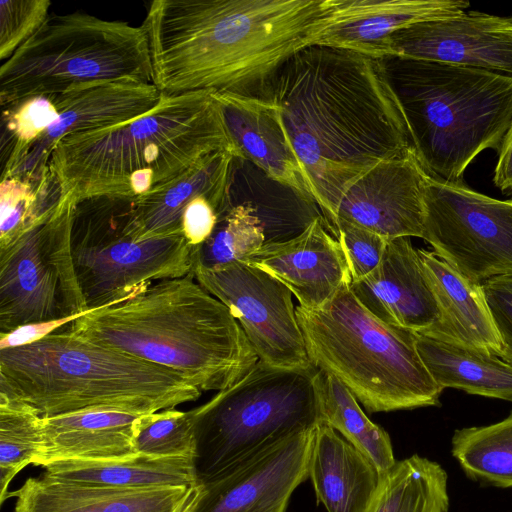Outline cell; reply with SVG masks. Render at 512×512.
<instances>
[{
  "label": "cell",
  "mask_w": 512,
  "mask_h": 512,
  "mask_svg": "<svg viewBox=\"0 0 512 512\" xmlns=\"http://www.w3.org/2000/svg\"><path fill=\"white\" fill-rule=\"evenodd\" d=\"M389 57L443 62L512 76V16L469 11L415 23L389 37Z\"/></svg>",
  "instance_id": "obj_15"
},
{
  "label": "cell",
  "mask_w": 512,
  "mask_h": 512,
  "mask_svg": "<svg viewBox=\"0 0 512 512\" xmlns=\"http://www.w3.org/2000/svg\"><path fill=\"white\" fill-rule=\"evenodd\" d=\"M201 393L172 370L64 328L0 350V395L42 417L89 409L148 414L195 401Z\"/></svg>",
  "instance_id": "obj_5"
},
{
  "label": "cell",
  "mask_w": 512,
  "mask_h": 512,
  "mask_svg": "<svg viewBox=\"0 0 512 512\" xmlns=\"http://www.w3.org/2000/svg\"><path fill=\"white\" fill-rule=\"evenodd\" d=\"M49 0L0 1V59H9L46 21Z\"/></svg>",
  "instance_id": "obj_37"
},
{
  "label": "cell",
  "mask_w": 512,
  "mask_h": 512,
  "mask_svg": "<svg viewBox=\"0 0 512 512\" xmlns=\"http://www.w3.org/2000/svg\"><path fill=\"white\" fill-rule=\"evenodd\" d=\"M243 262L278 279L308 310L323 306L351 284L343 250L323 216L292 239L264 244Z\"/></svg>",
  "instance_id": "obj_19"
},
{
  "label": "cell",
  "mask_w": 512,
  "mask_h": 512,
  "mask_svg": "<svg viewBox=\"0 0 512 512\" xmlns=\"http://www.w3.org/2000/svg\"><path fill=\"white\" fill-rule=\"evenodd\" d=\"M263 97L279 109L326 222L359 175L414 152L383 60L310 45L277 69Z\"/></svg>",
  "instance_id": "obj_1"
},
{
  "label": "cell",
  "mask_w": 512,
  "mask_h": 512,
  "mask_svg": "<svg viewBox=\"0 0 512 512\" xmlns=\"http://www.w3.org/2000/svg\"><path fill=\"white\" fill-rule=\"evenodd\" d=\"M447 474L436 462L412 455L380 474L365 512H448Z\"/></svg>",
  "instance_id": "obj_29"
},
{
  "label": "cell",
  "mask_w": 512,
  "mask_h": 512,
  "mask_svg": "<svg viewBox=\"0 0 512 512\" xmlns=\"http://www.w3.org/2000/svg\"><path fill=\"white\" fill-rule=\"evenodd\" d=\"M43 417L30 405L0 395V504L8 499L14 477L45 457Z\"/></svg>",
  "instance_id": "obj_31"
},
{
  "label": "cell",
  "mask_w": 512,
  "mask_h": 512,
  "mask_svg": "<svg viewBox=\"0 0 512 512\" xmlns=\"http://www.w3.org/2000/svg\"><path fill=\"white\" fill-rule=\"evenodd\" d=\"M418 353L438 386L512 401V362L415 333Z\"/></svg>",
  "instance_id": "obj_27"
},
{
  "label": "cell",
  "mask_w": 512,
  "mask_h": 512,
  "mask_svg": "<svg viewBox=\"0 0 512 512\" xmlns=\"http://www.w3.org/2000/svg\"><path fill=\"white\" fill-rule=\"evenodd\" d=\"M77 205L71 196H61L33 226L0 248V333L90 310L71 253Z\"/></svg>",
  "instance_id": "obj_11"
},
{
  "label": "cell",
  "mask_w": 512,
  "mask_h": 512,
  "mask_svg": "<svg viewBox=\"0 0 512 512\" xmlns=\"http://www.w3.org/2000/svg\"><path fill=\"white\" fill-rule=\"evenodd\" d=\"M65 329L172 370L201 392L227 388L258 361L227 306L190 275L151 283Z\"/></svg>",
  "instance_id": "obj_4"
},
{
  "label": "cell",
  "mask_w": 512,
  "mask_h": 512,
  "mask_svg": "<svg viewBox=\"0 0 512 512\" xmlns=\"http://www.w3.org/2000/svg\"><path fill=\"white\" fill-rule=\"evenodd\" d=\"M481 285L502 343L500 357L512 362V275L493 277Z\"/></svg>",
  "instance_id": "obj_38"
},
{
  "label": "cell",
  "mask_w": 512,
  "mask_h": 512,
  "mask_svg": "<svg viewBox=\"0 0 512 512\" xmlns=\"http://www.w3.org/2000/svg\"><path fill=\"white\" fill-rule=\"evenodd\" d=\"M328 227L343 250L351 282L361 280L375 270L389 239L342 219L334 220Z\"/></svg>",
  "instance_id": "obj_36"
},
{
  "label": "cell",
  "mask_w": 512,
  "mask_h": 512,
  "mask_svg": "<svg viewBox=\"0 0 512 512\" xmlns=\"http://www.w3.org/2000/svg\"><path fill=\"white\" fill-rule=\"evenodd\" d=\"M235 157L229 151L212 153L178 176L132 198L128 227L138 240L183 235L181 221L186 206L205 196L224 214L229 203V184Z\"/></svg>",
  "instance_id": "obj_23"
},
{
  "label": "cell",
  "mask_w": 512,
  "mask_h": 512,
  "mask_svg": "<svg viewBox=\"0 0 512 512\" xmlns=\"http://www.w3.org/2000/svg\"><path fill=\"white\" fill-rule=\"evenodd\" d=\"M426 175L415 152L383 160L346 187L326 223L342 219L387 239L422 238Z\"/></svg>",
  "instance_id": "obj_16"
},
{
  "label": "cell",
  "mask_w": 512,
  "mask_h": 512,
  "mask_svg": "<svg viewBox=\"0 0 512 512\" xmlns=\"http://www.w3.org/2000/svg\"><path fill=\"white\" fill-rule=\"evenodd\" d=\"M320 405L322 422L367 456L380 474L396 463L389 434L366 416L356 397L345 385L323 371Z\"/></svg>",
  "instance_id": "obj_30"
},
{
  "label": "cell",
  "mask_w": 512,
  "mask_h": 512,
  "mask_svg": "<svg viewBox=\"0 0 512 512\" xmlns=\"http://www.w3.org/2000/svg\"><path fill=\"white\" fill-rule=\"evenodd\" d=\"M44 476L62 482L120 488L199 484L194 460L142 454L120 460H57L43 466Z\"/></svg>",
  "instance_id": "obj_28"
},
{
  "label": "cell",
  "mask_w": 512,
  "mask_h": 512,
  "mask_svg": "<svg viewBox=\"0 0 512 512\" xmlns=\"http://www.w3.org/2000/svg\"><path fill=\"white\" fill-rule=\"evenodd\" d=\"M218 151L237 158L214 92L161 93L127 122L63 137L48 165L61 196L79 204L141 196Z\"/></svg>",
  "instance_id": "obj_3"
},
{
  "label": "cell",
  "mask_w": 512,
  "mask_h": 512,
  "mask_svg": "<svg viewBox=\"0 0 512 512\" xmlns=\"http://www.w3.org/2000/svg\"><path fill=\"white\" fill-rule=\"evenodd\" d=\"M493 182L503 194L512 196V124L498 153Z\"/></svg>",
  "instance_id": "obj_41"
},
{
  "label": "cell",
  "mask_w": 512,
  "mask_h": 512,
  "mask_svg": "<svg viewBox=\"0 0 512 512\" xmlns=\"http://www.w3.org/2000/svg\"><path fill=\"white\" fill-rule=\"evenodd\" d=\"M307 354L368 412L439 405L442 388L424 365L415 333L373 315L350 284L317 309L296 307Z\"/></svg>",
  "instance_id": "obj_7"
},
{
  "label": "cell",
  "mask_w": 512,
  "mask_h": 512,
  "mask_svg": "<svg viewBox=\"0 0 512 512\" xmlns=\"http://www.w3.org/2000/svg\"><path fill=\"white\" fill-rule=\"evenodd\" d=\"M452 454L471 478L512 487V412L497 423L455 431Z\"/></svg>",
  "instance_id": "obj_32"
},
{
  "label": "cell",
  "mask_w": 512,
  "mask_h": 512,
  "mask_svg": "<svg viewBox=\"0 0 512 512\" xmlns=\"http://www.w3.org/2000/svg\"><path fill=\"white\" fill-rule=\"evenodd\" d=\"M465 0H335L330 24L313 45L383 60L389 37L415 23L466 12Z\"/></svg>",
  "instance_id": "obj_22"
},
{
  "label": "cell",
  "mask_w": 512,
  "mask_h": 512,
  "mask_svg": "<svg viewBox=\"0 0 512 512\" xmlns=\"http://www.w3.org/2000/svg\"><path fill=\"white\" fill-rule=\"evenodd\" d=\"M214 97L237 158L250 160L301 200L316 204L314 187L277 106L262 96L214 92Z\"/></svg>",
  "instance_id": "obj_18"
},
{
  "label": "cell",
  "mask_w": 512,
  "mask_h": 512,
  "mask_svg": "<svg viewBox=\"0 0 512 512\" xmlns=\"http://www.w3.org/2000/svg\"><path fill=\"white\" fill-rule=\"evenodd\" d=\"M357 299L381 321L414 333L439 323V309L410 237L389 239L379 265L351 282Z\"/></svg>",
  "instance_id": "obj_20"
},
{
  "label": "cell",
  "mask_w": 512,
  "mask_h": 512,
  "mask_svg": "<svg viewBox=\"0 0 512 512\" xmlns=\"http://www.w3.org/2000/svg\"><path fill=\"white\" fill-rule=\"evenodd\" d=\"M58 110L50 96L27 98L6 106L1 116V174L55 122Z\"/></svg>",
  "instance_id": "obj_35"
},
{
  "label": "cell",
  "mask_w": 512,
  "mask_h": 512,
  "mask_svg": "<svg viewBox=\"0 0 512 512\" xmlns=\"http://www.w3.org/2000/svg\"><path fill=\"white\" fill-rule=\"evenodd\" d=\"M203 485L120 488L62 482L43 474L10 491L14 512H192Z\"/></svg>",
  "instance_id": "obj_21"
},
{
  "label": "cell",
  "mask_w": 512,
  "mask_h": 512,
  "mask_svg": "<svg viewBox=\"0 0 512 512\" xmlns=\"http://www.w3.org/2000/svg\"><path fill=\"white\" fill-rule=\"evenodd\" d=\"M321 371L278 368L260 360L206 403L189 410L194 467L204 484L322 422Z\"/></svg>",
  "instance_id": "obj_8"
},
{
  "label": "cell",
  "mask_w": 512,
  "mask_h": 512,
  "mask_svg": "<svg viewBox=\"0 0 512 512\" xmlns=\"http://www.w3.org/2000/svg\"><path fill=\"white\" fill-rule=\"evenodd\" d=\"M264 244V225L256 208L250 203L231 206L219 218L212 235L192 248V270L244 261Z\"/></svg>",
  "instance_id": "obj_33"
},
{
  "label": "cell",
  "mask_w": 512,
  "mask_h": 512,
  "mask_svg": "<svg viewBox=\"0 0 512 512\" xmlns=\"http://www.w3.org/2000/svg\"><path fill=\"white\" fill-rule=\"evenodd\" d=\"M160 96L153 83L134 79L87 83L51 95L58 110L57 119L1 175V180L17 177L36 187L60 139L127 122L153 108Z\"/></svg>",
  "instance_id": "obj_14"
},
{
  "label": "cell",
  "mask_w": 512,
  "mask_h": 512,
  "mask_svg": "<svg viewBox=\"0 0 512 512\" xmlns=\"http://www.w3.org/2000/svg\"><path fill=\"white\" fill-rule=\"evenodd\" d=\"M315 429L296 434L202 484L192 512H286L309 477Z\"/></svg>",
  "instance_id": "obj_17"
},
{
  "label": "cell",
  "mask_w": 512,
  "mask_h": 512,
  "mask_svg": "<svg viewBox=\"0 0 512 512\" xmlns=\"http://www.w3.org/2000/svg\"><path fill=\"white\" fill-rule=\"evenodd\" d=\"M92 310L80 314L47 321L32 322L19 326L10 332L0 333V350L10 349L35 343L46 336L55 333L64 326Z\"/></svg>",
  "instance_id": "obj_40"
},
{
  "label": "cell",
  "mask_w": 512,
  "mask_h": 512,
  "mask_svg": "<svg viewBox=\"0 0 512 512\" xmlns=\"http://www.w3.org/2000/svg\"><path fill=\"white\" fill-rule=\"evenodd\" d=\"M335 0H156L142 24L162 94L257 96L277 69L313 45Z\"/></svg>",
  "instance_id": "obj_2"
},
{
  "label": "cell",
  "mask_w": 512,
  "mask_h": 512,
  "mask_svg": "<svg viewBox=\"0 0 512 512\" xmlns=\"http://www.w3.org/2000/svg\"><path fill=\"white\" fill-rule=\"evenodd\" d=\"M138 454L157 458L195 456V436L188 411L175 408L140 415L133 428Z\"/></svg>",
  "instance_id": "obj_34"
},
{
  "label": "cell",
  "mask_w": 512,
  "mask_h": 512,
  "mask_svg": "<svg viewBox=\"0 0 512 512\" xmlns=\"http://www.w3.org/2000/svg\"><path fill=\"white\" fill-rule=\"evenodd\" d=\"M120 79L152 83L141 26L74 12L49 15L0 68V103L51 96L75 86Z\"/></svg>",
  "instance_id": "obj_9"
},
{
  "label": "cell",
  "mask_w": 512,
  "mask_h": 512,
  "mask_svg": "<svg viewBox=\"0 0 512 512\" xmlns=\"http://www.w3.org/2000/svg\"><path fill=\"white\" fill-rule=\"evenodd\" d=\"M130 200L100 197L76 206L71 253L90 310L121 303L154 281L192 272V246L183 235L138 240L131 234Z\"/></svg>",
  "instance_id": "obj_10"
},
{
  "label": "cell",
  "mask_w": 512,
  "mask_h": 512,
  "mask_svg": "<svg viewBox=\"0 0 512 512\" xmlns=\"http://www.w3.org/2000/svg\"><path fill=\"white\" fill-rule=\"evenodd\" d=\"M383 61L427 174L463 183L478 154L499 153L512 124L511 75L410 58Z\"/></svg>",
  "instance_id": "obj_6"
},
{
  "label": "cell",
  "mask_w": 512,
  "mask_h": 512,
  "mask_svg": "<svg viewBox=\"0 0 512 512\" xmlns=\"http://www.w3.org/2000/svg\"><path fill=\"white\" fill-rule=\"evenodd\" d=\"M136 414L114 409H89L43 417L45 457L57 460L107 461L138 454L133 443Z\"/></svg>",
  "instance_id": "obj_26"
},
{
  "label": "cell",
  "mask_w": 512,
  "mask_h": 512,
  "mask_svg": "<svg viewBox=\"0 0 512 512\" xmlns=\"http://www.w3.org/2000/svg\"><path fill=\"white\" fill-rule=\"evenodd\" d=\"M418 254L440 314L437 327L420 334L500 357L502 343L482 285L462 275L432 251L418 249Z\"/></svg>",
  "instance_id": "obj_24"
},
{
  "label": "cell",
  "mask_w": 512,
  "mask_h": 512,
  "mask_svg": "<svg viewBox=\"0 0 512 512\" xmlns=\"http://www.w3.org/2000/svg\"><path fill=\"white\" fill-rule=\"evenodd\" d=\"M190 276L227 306L258 360L286 369L312 365L292 292L278 279L243 261L195 267Z\"/></svg>",
  "instance_id": "obj_13"
},
{
  "label": "cell",
  "mask_w": 512,
  "mask_h": 512,
  "mask_svg": "<svg viewBox=\"0 0 512 512\" xmlns=\"http://www.w3.org/2000/svg\"><path fill=\"white\" fill-rule=\"evenodd\" d=\"M433 253L482 284L512 275V199L426 175L423 237Z\"/></svg>",
  "instance_id": "obj_12"
},
{
  "label": "cell",
  "mask_w": 512,
  "mask_h": 512,
  "mask_svg": "<svg viewBox=\"0 0 512 512\" xmlns=\"http://www.w3.org/2000/svg\"><path fill=\"white\" fill-rule=\"evenodd\" d=\"M222 215L205 196L195 198L186 206L181 231L192 248L202 245L212 235Z\"/></svg>",
  "instance_id": "obj_39"
},
{
  "label": "cell",
  "mask_w": 512,
  "mask_h": 512,
  "mask_svg": "<svg viewBox=\"0 0 512 512\" xmlns=\"http://www.w3.org/2000/svg\"><path fill=\"white\" fill-rule=\"evenodd\" d=\"M308 472L327 512H365L380 480L374 463L325 422L315 428Z\"/></svg>",
  "instance_id": "obj_25"
}]
</instances>
